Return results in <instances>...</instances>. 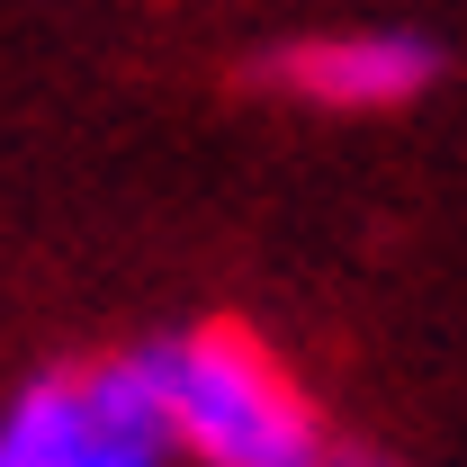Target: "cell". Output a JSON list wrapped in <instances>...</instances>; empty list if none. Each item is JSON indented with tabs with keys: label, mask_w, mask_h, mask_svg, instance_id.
<instances>
[{
	"label": "cell",
	"mask_w": 467,
	"mask_h": 467,
	"mask_svg": "<svg viewBox=\"0 0 467 467\" xmlns=\"http://www.w3.org/2000/svg\"><path fill=\"white\" fill-rule=\"evenodd\" d=\"M270 90H288L296 109L324 117H378L405 109L441 81V46L413 36V27H324V36H296L261 63Z\"/></svg>",
	"instance_id": "3"
},
{
	"label": "cell",
	"mask_w": 467,
	"mask_h": 467,
	"mask_svg": "<svg viewBox=\"0 0 467 467\" xmlns=\"http://www.w3.org/2000/svg\"><path fill=\"white\" fill-rule=\"evenodd\" d=\"M0 467H171L135 359L46 368L0 405Z\"/></svg>",
	"instance_id": "2"
},
{
	"label": "cell",
	"mask_w": 467,
	"mask_h": 467,
	"mask_svg": "<svg viewBox=\"0 0 467 467\" xmlns=\"http://www.w3.org/2000/svg\"><path fill=\"white\" fill-rule=\"evenodd\" d=\"M153 422L189 467H324L333 422L296 387V368L243 324H189L162 342L126 350Z\"/></svg>",
	"instance_id": "1"
},
{
	"label": "cell",
	"mask_w": 467,
	"mask_h": 467,
	"mask_svg": "<svg viewBox=\"0 0 467 467\" xmlns=\"http://www.w3.org/2000/svg\"><path fill=\"white\" fill-rule=\"evenodd\" d=\"M324 467H387V459H378V450H359V441H333V450H324Z\"/></svg>",
	"instance_id": "4"
}]
</instances>
